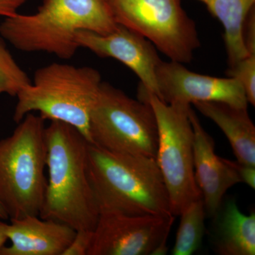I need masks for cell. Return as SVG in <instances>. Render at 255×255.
<instances>
[{
  "label": "cell",
  "instance_id": "obj_1",
  "mask_svg": "<svg viewBox=\"0 0 255 255\" xmlns=\"http://www.w3.org/2000/svg\"><path fill=\"white\" fill-rule=\"evenodd\" d=\"M110 0H43L36 12L17 13L0 23V36L16 49L70 60L79 31L107 34L118 26Z\"/></svg>",
  "mask_w": 255,
  "mask_h": 255
},
{
  "label": "cell",
  "instance_id": "obj_2",
  "mask_svg": "<svg viewBox=\"0 0 255 255\" xmlns=\"http://www.w3.org/2000/svg\"><path fill=\"white\" fill-rule=\"evenodd\" d=\"M48 178L39 217L75 231H94L100 217L88 173L90 142L72 126L51 121L46 127Z\"/></svg>",
  "mask_w": 255,
  "mask_h": 255
},
{
  "label": "cell",
  "instance_id": "obj_3",
  "mask_svg": "<svg viewBox=\"0 0 255 255\" xmlns=\"http://www.w3.org/2000/svg\"><path fill=\"white\" fill-rule=\"evenodd\" d=\"M87 173L100 214L173 216L155 158L114 153L90 142Z\"/></svg>",
  "mask_w": 255,
  "mask_h": 255
},
{
  "label": "cell",
  "instance_id": "obj_4",
  "mask_svg": "<svg viewBox=\"0 0 255 255\" xmlns=\"http://www.w3.org/2000/svg\"><path fill=\"white\" fill-rule=\"evenodd\" d=\"M102 76L97 69L52 63L35 72L31 85L16 96L13 119L38 112L45 121H58L78 129L91 143L90 121Z\"/></svg>",
  "mask_w": 255,
  "mask_h": 255
},
{
  "label": "cell",
  "instance_id": "obj_5",
  "mask_svg": "<svg viewBox=\"0 0 255 255\" xmlns=\"http://www.w3.org/2000/svg\"><path fill=\"white\" fill-rule=\"evenodd\" d=\"M45 122L28 114L0 140V201L10 220L41 212L47 187Z\"/></svg>",
  "mask_w": 255,
  "mask_h": 255
},
{
  "label": "cell",
  "instance_id": "obj_6",
  "mask_svg": "<svg viewBox=\"0 0 255 255\" xmlns=\"http://www.w3.org/2000/svg\"><path fill=\"white\" fill-rule=\"evenodd\" d=\"M90 134L92 144L109 152L155 159L158 128L152 107L108 82L101 85Z\"/></svg>",
  "mask_w": 255,
  "mask_h": 255
},
{
  "label": "cell",
  "instance_id": "obj_7",
  "mask_svg": "<svg viewBox=\"0 0 255 255\" xmlns=\"http://www.w3.org/2000/svg\"><path fill=\"white\" fill-rule=\"evenodd\" d=\"M137 97L148 102L155 113L158 128L156 162L168 192L172 214L180 216L191 203L202 199L194 173L191 106L169 105L139 88Z\"/></svg>",
  "mask_w": 255,
  "mask_h": 255
},
{
  "label": "cell",
  "instance_id": "obj_8",
  "mask_svg": "<svg viewBox=\"0 0 255 255\" xmlns=\"http://www.w3.org/2000/svg\"><path fill=\"white\" fill-rule=\"evenodd\" d=\"M114 18L141 35L169 60L189 63L200 47L196 23L181 0H110Z\"/></svg>",
  "mask_w": 255,
  "mask_h": 255
},
{
  "label": "cell",
  "instance_id": "obj_9",
  "mask_svg": "<svg viewBox=\"0 0 255 255\" xmlns=\"http://www.w3.org/2000/svg\"><path fill=\"white\" fill-rule=\"evenodd\" d=\"M174 216L101 213L87 255H163Z\"/></svg>",
  "mask_w": 255,
  "mask_h": 255
},
{
  "label": "cell",
  "instance_id": "obj_10",
  "mask_svg": "<svg viewBox=\"0 0 255 255\" xmlns=\"http://www.w3.org/2000/svg\"><path fill=\"white\" fill-rule=\"evenodd\" d=\"M159 99L169 105H191L196 102H222L248 108L243 87L237 79L201 75L184 64L161 60L155 72Z\"/></svg>",
  "mask_w": 255,
  "mask_h": 255
},
{
  "label": "cell",
  "instance_id": "obj_11",
  "mask_svg": "<svg viewBox=\"0 0 255 255\" xmlns=\"http://www.w3.org/2000/svg\"><path fill=\"white\" fill-rule=\"evenodd\" d=\"M76 41L80 48L89 50L100 58H113L123 63L140 80L138 88L159 98L155 72L162 60L155 47L141 35L119 24L114 31L107 34L79 31Z\"/></svg>",
  "mask_w": 255,
  "mask_h": 255
},
{
  "label": "cell",
  "instance_id": "obj_12",
  "mask_svg": "<svg viewBox=\"0 0 255 255\" xmlns=\"http://www.w3.org/2000/svg\"><path fill=\"white\" fill-rule=\"evenodd\" d=\"M189 115L194 130L196 181L202 194L206 215L213 218L222 205L228 189L241 181L227 159L216 155L214 140L204 130L191 107Z\"/></svg>",
  "mask_w": 255,
  "mask_h": 255
},
{
  "label": "cell",
  "instance_id": "obj_13",
  "mask_svg": "<svg viewBox=\"0 0 255 255\" xmlns=\"http://www.w3.org/2000/svg\"><path fill=\"white\" fill-rule=\"evenodd\" d=\"M76 231L63 223L26 216L11 219L6 230L9 246H4L0 255H63Z\"/></svg>",
  "mask_w": 255,
  "mask_h": 255
},
{
  "label": "cell",
  "instance_id": "obj_14",
  "mask_svg": "<svg viewBox=\"0 0 255 255\" xmlns=\"http://www.w3.org/2000/svg\"><path fill=\"white\" fill-rule=\"evenodd\" d=\"M193 105L222 130L238 162L255 167V127L248 108L216 102H196Z\"/></svg>",
  "mask_w": 255,
  "mask_h": 255
},
{
  "label": "cell",
  "instance_id": "obj_15",
  "mask_svg": "<svg viewBox=\"0 0 255 255\" xmlns=\"http://www.w3.org/2000/svg\"><path fill=\"white\" fill-rule=\"evenodd\" d=\"M213 245L220 255H255V214H243L234 199L223 201L214 216Z\"/></svg>",
  "mask_w": 255,
  "mask_h": 255
},
{
  "label": "cell",
  "instance_id": "obj_16",
  "mask_svg": "<svg viewBox=\"0 0 255 255\" xmlns=\"http://www.w3.org/2000/svg\"><path fill=\"white\" fill-rule=\"evenodd\" d=\"M206 5L224 28L225 46L229 68L248 55L243 40V27L247 16L255 7V0H197Z\"/></svg>",
  "mask_w": 255,
  "mask_h": 255
},
{
  "label": "cell",
  "instance_id": "obj_17",
  "mask_svg": "<svg viewBox=\"0 0 255 255\" xmlns=\"http://www.w3.org/2000/svg\"><path fill=\"white\" fill-rule=\"evenodd\" d=\"M206 215L203 199L191 203L182 211L172 255H191L198 251L205 231Z\"/></svg>",
  "mask_w": 255,
  "mask_h": 255
},
{
  "label": "cell",
  "instance_id": "obj_18",
  "mask_svg": "<svg viewBox=\"0 0 255 255\" xmlns=\"http://www.w3.org/2000/svg\"><path fill=\"white\" fill-rule=\"evenodd\" d=\"M4 41L0 36V95L16 97L31 85V80L16 63Z\"/></svg>",
  "mask_w": 255,
  "mask_h": 255
},
{
  "label": "cell",
  "instance_id": "obj_19",
  "mask_svg": "<svg viewBox=\"0 0 255 255\" xmlns=\"http://www.w3.org/2000/svg\"><path fill=\"white\" fill-rule=\"evenodd\" d=\"M228 77L237 79L241 82L247 100L255 105V53H251L237 65L228 68Z\"/></svg>",
  "mask_w": 255,
  "mask_h": 255
},
{
  "label": "cell",
  "instance_id": "obj_20",
  "mask_svg": "<svg viewBox=\"0 0 255 255\" xmlns=\"http://www.w3.org/2000/svg\"><path fill=\"white\" fill-rule=\"evenodd\" d=\"M93 231H76L75 237L63 255H87L91 246Z\"/></svg>",
  "mask_w": 255,
  "mask_h": 255
},
{
  "label": "cell",
  "instance_id": "obj_21",
  "mask_svg": "<svg viewBox=\"0 0 255 255\" xmlns=\"http://www.w3.org/2000/svg\"><path fill=\"white\" fill-rule=\"evenodd\" d=\"M227 162L237 172L241 182L245 183L253 189H255V167L246 165L229 159H227Z\"/></svg>",
  "mask_w": 255,
  "mask_h": 255
},
{
  "label": "cell",
  "instance_id": "obj_22",
  "mask_svg": "<svg viewBox=\"0 0 255 255\" xmlns=\"http://www.w3.org/2000/svg\"><path fill=\"white\" fill-rule=\"evenodd\" d=\"M28 0H0V16L11 17L18 13V9Z\"/></svg>",
  "mask_w": 255,
  "mask_h": 255
},
{
  "label": "cell",
  "instance_id": "obj_23",
  "mask_svg": "<svg viewBox=\"0 0 255 255\" xmlns=\"http://www.w3.org/2000/svg\"><path fill=\"white\" fill-rule=\"evenodd\" d=\"M2 221V219H0V251L4 246L5 243L8 241L6 236L8 224Z\"/></svg>",
  "mask_w": 255,
  "mask_h": 255
},
{
  "label": "cell",
  "instance_id": "obj_24",
  "mask_svg": "<svg viewBox=\"0 0 255 255\" xmlns=\"http://www.w3.org/2000/svg\"><path fill=\"white\" fill-rule=\"evenodd\" d=\"M0 219L2 220L9 219L8 215L6 214V211H5L4 207H3L1 201H0Z\"/></svg>",
  "mask_w": 255,
  "mask_h": 255
}]
</instances>
